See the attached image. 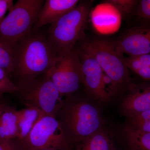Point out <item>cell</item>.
Wrapping results in <instances>:
<instances>
[{"label": "cell", "instance_id": "6da1fadb", "mask_svg": "<svg viewBox=\"0 0 150 150\" xmlns=\"http://www.w3.org/2000/svg\"><path fill=\"white\" fill-rule=\"evenodd\" d=\"M11 77L16 85L45 74L58 56L46 33L32 30L13 48Z\"/></svg>", "mask_w": 150, "mask_h": 150}, {"label": "cell", "instance_id": "7a4b0ae2", "mask_svg": "<svg viewBox=\"0 0 150 150\" xmlns=\"http://www.w3.org/2000/svg\"><path fill=\"white\" fill-rule=\"evenodd\" d=\"M91 6V1H80L74 8L50 25L45 33L58 56L69 53L84 38Z\"/></svg>", "mask_w": 150, "mask_h": 150}, {"label": "cell", "instance_id": "3957f363", "mask_svg": "<svg viewBox=\"0 0 150 150\" xmlns=\"http://www.w3.org/2000/svg\"><path fill=\"white\" fill-rule=\"evenodd\" d=\"M56 118L74 145L99 131L100 120L94 106L82 99L67 96Z\"/></svg>", "mask_w": 150, "mask_h": 150}, {"label": "cell", "instance_id": "277c9868", "mask_svg": "<svg viewBox=\"0 0 150 150\" xmlns=\"http://www.w3.org/2000/svg\"><path fill=\"white\" fill-rule=\"evenodd\" d=\"M44 1H17L0 24V38L13 48L32 31Z\"/></svg>", "mask_w": 150, "mask_h": 150}, {"label": "cell", "instance_id": "5b68a950", "mask_svg": "<svg viewBox=\"0 0 150 150\" xmlns=\"http://www.w3.org/2000/svg\"><path fill=\"white\" fill-rule=\"evenodd\" d=\"M17 87L15 93L26 107L35 108L45 115L56 117L63 104V97L46 74Z\"/></svg>", "mask_w": 150, "mask_h": 150}, {"label": "cell", "instance_id": "8992f818", "mask_svg": "<svg viewBox=\"0 0 150 150\" xmlns=\"http://www.w3.org/2000/svg\"><path fill=\"white\" fill-rule=\"evenodd\" d=\"M22 150H73L74 145L56 117L44 115L20 142Z\"/></svg>", "mask_w": 150, "mask_h": 150}, {"label": "cell", "instance_id": "52a82bcc", "mask_svg": "<svg viewBox=\"0 0 150 150\" xmlns=\"http://www.w3.org/2000/svg\"><path fill=\"white\" fill-rule=\"evenodd\" d=\"M80 42V47L93 56L113 86H120L129 81L128 68L112 42L100 38L90 40L84 38Z\"/></svg>", "mask_w": 150, "mask_h": 150}, {"label": "cell", "instance_id": "ba28073f", "mask_svg": "<svg viewBox=\"0 0 150 150\" xmlns=\"http://www.w3.org/2000/svg\"><path fill=\"white\" fill-rule=\"evenodd\" d=\"M46 74L62 97L76 92L82 83L81 61L74 48L67 54L57 56Z\"/></svg>", "mask_w": 150, "mask_h": 150}, {"label": "cell", "instance_id": "9c48e42d", "mask_svg": "<svg viewBox=\"0 0 150 150\" xmlns=\"http://www.w3.org/2000/svg\"><path fill=\"white\" fill-rule=\"evenodd\" d=\"M81 66L82 83L86 91L97 99L106 101L109 95L105 88L104 73L93 56L80 47L76 49Z\"/></svg>", "mask_w": 150, "mask_h": 150}, {"label": "cell", "instance_id": "30bf717a", "mask_svg": "<svg viewBox=\"0 0 150 150\" xmlns=\"http://www.w3.org/2000/svg\"><path fill=\"white\" fill-rule=\"evenodd\" d=\"M113 43L120 56H129L150 54V28L141 27L132 29Z\"/></svg>", "mask_w": 150, "mask_h": 150}, {"label": "cell", "instance_id": "8fae6325", "mask_svg": "<svg viewBox=\"0 0 150 150\" xmlns=\"http://www.w3.org/2000/svg\"><path fill=\"white\" fill-rule=\"evenodd\" d=\"M79 1L78 0L45 1L32 30L37 31L44 25L52 24L74 8Z\"/></svg>", "mask_w": 150, "mask_h": 150}, {"label": "cell", "instance_id": "7c38bea8", "mask_svg": "<svg viewBox=\"0 0 150 150\" xmlns=\"http://www.w3.org/2000/svg\"><path fill=\"white\" fill-rule=\"evenodd\" d=\"M122 108L130 117L150 110V86L130 94L123 101Z\"/></svg>", "mask_w": 150, "mask_h": 150}, {"label": "cell", "instance_id": "4fadbf2b", "mask_svg": "<svg viewBox=\"0 0 150 150\" xmlns=\"http://www.w3.org/2000/svg\"><path fill=\"white\" fill-rule=\"evenodd\" d=\"M18 118V137L16 141L20 143L24 139L40 118L45 115L35 108L26 107L17 110Z\"/></svg>", "mask_w": 150, "mask_h": 150}, {"label": "cell", "instance_id": "5bb4252c", "mask_svg": "<svg viewBox=\"0 0 150 150\" xmlns=\"http://www.w3.org/2000/svg\"><path fill=\"white\" fill-rule=\"evenodd\" d=\"M18 122L17 110L8 106L0 115V142L17 139Z\"/></svg>", "mask_w": 150, "mask_h": 150}, {"label": "cell", "instance_id": "9a60e30c", "mask_svg": "<svg viewBox=\"0 0 150 150\" xmlns=\"http://www.w3.org/2000/svg\"><path fill=\"white\" fill-rule=\"evenodd\" d=\"M73 150H110V139L104 132L98 131L75 145Z\"/></svg>", "mask_w": 150, "mask_h": 150}, {"label": "cell", "instance_id": "2e32d148", "mask_svg": "<svg viewBox=\"0 0 150 150\" xmlns=\"http://www.w3.org/2000/svg\"><path fill=\"white\" fill-rule=\"evenodd\" d=\"M125 134L128 150H150V133L137 131L129 125Z\"/></svg>", "mask_w": 150, "mask_h": 150}, {"label": "cell", "instance_id": "e0dca14e", "mask_svg": "<svg viewBox=\"0 0 150 150\" xmlns=\"http://www.w3.org/2000/svg\"><path fill=\"white\" fill-rule=\"evenodd\" d=\"M13 62V48L0 38V67L11 78Z\"/></svg>", "mask_w": 150, "mask_h": 150}, {"label": "cell", "instance_id": "ac0fdd59", "mask_svg": "<svg viewBox=\"0 0 150 150\" xmlns=\"http://www.w3.org/2000/svg\"><path fill=\"white\" fill-rule=\"evenodd\" d=\"M123 59L128 69L134 72L143 67H150V54L128 56Z\"/></svg>", "mask_w": 150, "mask_h": 150}, {"label": "cell", "instance_id": "d6986e66", "mask_svg": "<svg viewBox=\"0 0 150 150\" xmlns=\"http://www.w3.org/2000/svg\"><path fill=\"white\" fill-rule=\"evenodd\" d=\"M18 90L16 84L1 67H0V96L6 93H15Z\"/></svg>", "mask_w": 150, "mask_h": 150}, {"label": "cell", "instance_id": "ffe728a7", "mask_svg": "<svg viewBox=\"0 0 150 150\" xmlns=\"http://www.w3.org/2000/svg\"><path fill=\"white\" fill-rule=\"evenodd\" d=\"M107 2L123 14L130 13L138 3L134 0H109Z\"/></svg>", "mask_w": 150, "mask_h": 150}, {"label": "cell", "instance_id": "44dd1931", "mask_svg": "<svg viewBox=\"0 0 150 150\" xmlns=\"http://www.w3.org/2000/svg\"><path fill=\"white\" fill-rule=\"evenodd\" d=\"M139 16L150 22V0H142L139 2L138 9Z\"/></svg>", "mask_w": 150, "mask_h": 150}, {"label": "cell", "instance_id": "7402d4cb", "mask_svg": "<svg viewBox=\"0 0 150 150\" xmlns=\"http://www.w3.org/2000/svg\"><path fill=\"white\" fill-rule=\"evenodd\" d=\"M14 4L13 0H0V24L5 17L7 12L11 9Z\"/></svg>", "mask_w": 150, "mask_h": 150}, {"label": "cell", "instance_id": "603a6c76", "mask_svg": "<svg viewBox=\"0 0 150 150\" xmlns=\"http://www.w3.org/2000/svg\"><path fill=\"white\" fill-rule=\"evenodd\" d=\"M0 150H22V148L16 140H9L0 142Z\"/></svg>", "mask_w": 150, "mask_h": 150}, {"label": "cell", "instance_id": "cb8c5ba5", "mask_svg": "<svg viewBox=\"0 0 150 150\" xmlns=\"http://www.w3.org/2000/svg\"><path fill=\"white\" fill-rule=\"evenodd\" d=\"M129 126L137 131L144 133H150V120L143 122L131 123V124Z\"/></svg>", "mask_w": 150, "mask_h": 150}, {"label": "cell", "instance_id": "d4e9b609", "mask_svg": "<svg viewBox=\"0 0 150 150\" xmlns=\"http://www.w3.org/2000/svg\"><path fill=\"white\" fill-rule=\"evenodd\" d=\"M131 123L143 122L150 120V110L131 116Z\"/></svg>", "mask_w": 150, "mask_h": 150}, {"label": "cell", "instance_id": "484cf974", "mask_svg": "<svg viewBox=\"0 0 150 150\" xmlns=\"http://www.w3.org/2000/svg\"><path fill=\"white\" fill-rule=\"evenodd\" d=\"M135 73L144 79L150 80V67H143Z\"/></svg>", "mask_w": 150, "mask_h": 150}, {"label": "cell", "instance_id": "4316f807", "mask_svg": "<svg viewBox=\"0 0 150 150\" xmlns=\"http://www.w3.org/2000/svg\"><path fill=\"white\" fill-rule=\"evenodd\" d=\"M8 107L6 104L4 103H0V115L2 113L6 108Z\"/></svg>", "mask_w": 150, "mask_h": 150}, {"label": "cell", "instance_id": "83f0119b", "mask_svg": "<svg viewBox=\"0 0 150 150\" xmlns=\"http://www.w3.org/2000/svg\"><path fill=\"white\" fill-rule=\"evenodd\" d=\"M56 150L50 149H39V150Z\"/></svg>", "mask_w": 150, "mask_h": 150}, {"label": "cell", "instance_id": "f1b7e54d", "mask_svg": "<svg viewBox=\"0 0 150 150\" xmlns=\"http://www.w3.org/2000/svg\"><path fill=\"white\" fill-rule=\"evenodd\" d=\"M110 150H112V149H110Z\"/></svg>", "mask_w": 150, "mask_h": 150}]
</instances>
